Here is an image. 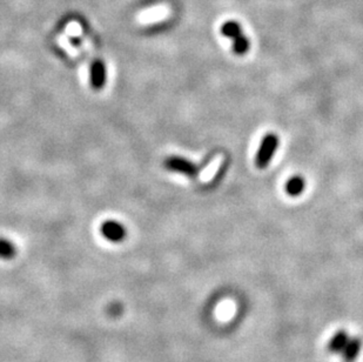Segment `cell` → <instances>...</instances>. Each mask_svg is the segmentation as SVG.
I'll return each mask as SVG.
<instances>
[{
    "label": "cell",
    "mask_w": 363,
    "mask_h": 362,
    "mask_svg": "<svg viewBox=\"0 0 363 362\" xmlns=\"http://www.w3.org/2000/svg\"><path fill=\"white\" fill-rule=\"evenodd\" d=\"M221 33L225 37L229 38L233 43V51L235 54L243 55L249 51L250 43L249 39L244 36L241 26L236 21H227L221 26Z\"/></svg>",
    "instance_id": "cell-1"
},
{
    "label": "cell",
    "mask_w": 363,
    "mask_h": 362,
    "mask_svg": "<svg viewBox=\"0 0 363 362\" xmlns=\"http://www.w3.org/2000/svg\"><path fill=\"white\" fill-rule=\"evenodd\" d=\"M349 334L348 331L345 329H340L330 338L329 342L327 345V350L331 354H339L342 353L343 349L346 348L347 344L349 341Z\"/></svg>",
    "instance_id": "cell-5"
},
{
    "label": "cell",
    "mask_w": 363,
    "mask_h": 362,
    "mask_svg": "<svg viewBox=\"0 0 363 362\" xmlns=\"http://www.w3.org/2000/svg\"><path fill=\"white\" fill-rule=\"evenodd\" d=\"M166 166L167 169H170L171 171L188 175V177H196L199 173V167L197 165H194L189 160H186L180 157H172L167 159Z\"/></svg>",
    "instance_id": "cell-3"
},
{
    "label": "cell",
    "mask_w": 363,
    "mask_h": 362,
    "mask_svg": "<svg viewBox=\"0 0 363 362\" xmlns=\"http://www.w3.org/2000/svg\"><path fill=\"white\" fill-rule=\"evenodd\" d=\"M304 188H305V181L301 175H294V177L290 178L289 180L286 182V186H285L286 193L294 198L299 197L300 194H302Z\"/></svg>",
    "instance_id": "cell-8"
},
{
    "label": "cell",
    "mask_w": 363,
    "mask_h": 362,
    "mask_svg": "<svg viewBox=\"0 0 363 362\" xmlns=\"http://www.w3.org/2000/svg\"><path fill=\"white\" fill-rule=\"evenodd\" d=\"M106 80L105 66L101 62H94L91 67V83L95 90H100L104 87Z\"/></svg>",
    "instance_id": "cell-7"
},
{
    "label": "cell",
    "mask_w": 363,
    "mask_h": 362,
    "mask_svg": "<svg viewBox=\"0 0 363 362\" xmlns=\"http://www.w3.org/2000/svg\"><path fill=\"white\" fill-rule=\"evenodd\" d=\"M280 140L278 136L274 133H268L263 136L258 150V153L255 155V165L258 169H266L269 165L270 160L273 159L275 152H276Z\"/></svg>",
    "instance_id": "cell-2"
},
{
    "label": "cell",
    "mask_w": 363,
    "mask_h": 362,
    "mask_svg": "<svg viewBox=\"0 0 363 362\" xmlns=\"http://www.w3.org/2000/svg\"><path fill=\"white\" fill-rule=\"evenodd\" d=\"M15 255V247L9 240L0 239V258L2 259H12Z\"/></svg>",
    "instance_id": "cell-9"
},
{
    "label": "cell",
    "mask_w": 363,
    "mask_h": 362,
    "mask_svg": "<svg viewBox=\"0 0 363 362\" xmlns=\"http://www.w3.org/2000/svg\"><path fill=\"white\" fill-rule=\"evenodd\" d=\"M101 233L105 239L112 242H119L125 239L126 231L121 224L117 221H106L101 226Z\"/></svg>",
    "instance_id": "cell-4"
},
{
    "label": "cell",
    "mask_w": 363,
    "mask_h": 362,
    "mask_svg": "<svg viewBox=\"0 0 363 362\" xmlns=\"http://www.w3.org/2000/svg\"><path fill=\"white\" fill-rule=\"evenodd\" d=\"M362 350V340L360 338H350L346 348L343 349L342 357L345 362H355Z\"/></svg>",
    "instance_id": "cell-6"
}]
</instances>
